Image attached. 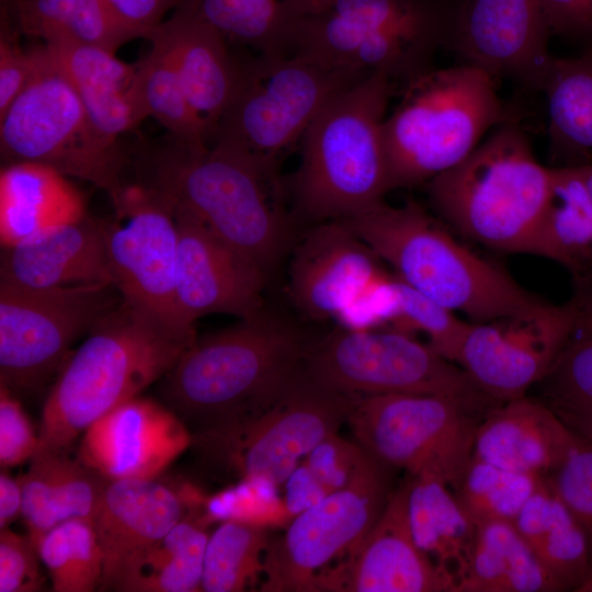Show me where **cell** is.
<instances>
[{
  "mask_svg": "<svg viewBox=\"0 0 592 592\" xmlns=\"http://www.w3.org/2000/svg\"><path fill=\"white\" fill-rule=\"evenodd\" d=\"M410 476L345 557L321 571L312 592H455L453 578L417 545L409 522Z\"/></svg>",
  "mask_w": 592,
  "mask_h": 592,
  "instance_id": "18",
  "label": "cell"
},
{
  "mask_svg": "<svg viewBox=\"0 0 592 592\" xmlns=\"http://www.w3.org/2000/svg\"><path fill=\"white\" fill-rule=\"evenodd\" d=\"M304 372L316 385L345 395H447L487 408L501 402L428 343L395 329L339 326L309 343Z\"/></svg>",
  "mask_w": 592,
  "mask_h": 592,
  "instance_id": "12",
  "label": "cell"
},
{
  "mask_svg": "<svg viewBox=\"0 0 592 592\" xmlns=\"http://www.w3.org/2000/svg\"><path fill=\"white\" fill-rule=\"evenodd\" d=\"M368 75L288 54L242 62L236 94L209 145L278 170L281 158L337 94Z\"/></svg>",
  "mask_w": 592,
  "mask_h": 592,
  "instance_id": "10",
  "label": "cell"
},
{
  "mask_svg": "<svg viewBox=\"0 0 592 592\" xmlns=\"http://www.w3.org/2000/svg\"><path fill=\"white\" fill-rule=\"evenodd\" d=\"M589 46H592V38H591V42H590V45Z\"/></svg>",
  "mask_w": 592,
  "mask_h": 592,
  "instance_id": "56",
  "label": "cell"
},
{
  "mask_svg": "<svg viewBox=\"0 0 592 592\" xmlns=\"http://www.w3.org/2000/svg\"><path fill=\"white\" fill-rule=\"evenodd\" d=\"M514 525L563 590L578 591L590 576L588 538L546 479L524 504Z\"/></svg>",
  "mask_w": 592,
  "mask_h": 592,
  "instance_id": "31",
  "label": "cell"
},
{
  "mask_svg": "<svg viewBox=\"0 0 592 592\" xmlns=\"http://www.w3.org/2000/svg\"><path fill=\"white\" fill-rule=\"evenodd\" d=\"M226 39L251 46L259 55L292 53L297 18L293 0H186Z\"/></svg>",
  "mask_w": 592,
  "mask_h": 592,
  "instance_id": "38",
  "label": "cell"
},
{
  "mask_svg": "<svg viewBox=\"0 0 592 592\" xmlns=\"http://www.w3.org/2000/svg\"><path fill=\"white\" fill-rule=\"evenodd\" d=\"M551 33L592 38V0H540Z\"/></svg>",
  "mask_w": 592,
  "mask_h": 592,
  "instance_id": "51",
  "label": "cell"
},
{
  "mask_svg": "<svg viewBox=\"0 0 592 592\" xmlns=\"http://www.w3.org/2000/svg\"><path fill=\"white\" fill-rule=\"evenodd\" d=\"M566 341L536 384L538 398L582 445L592 446V271L573 276Z\"/></svg>",
  "mask_w": 592,
  "mask_h": 592,
  "instance_id": "30",
  "label": "cell"
},
{
  "mask_svg": "<svg viewBox=\"0 0 592 592\" xmlns=\"http://www.w3.org/2000/svg\"><path fill=\"white\" fill-rule=\"evenodd\" d=\"M540 0H468L455 27V49L491 77L539 88L553 56Z\"/></svg>",
  "mask_w": 592,
  "mask_h": 592,
  "instance_id": "21",
  "label": "cell"
},
{
  "mask_svg": "<svg viewBox=\"0 0 592 592\" xmlns=\"http://www.w3.org/2000/svg\"><path fill=\"white\" fill-rule=\"evenodd\" d=\"M395 278L397 311L390 329L409 334L410 331L424 333L428 344L442 357L454 363L471 322L459 319L454 311L412 289L398 277Z\"/></svg>",
  "mask_w": 592,
  "mask_h": 592,
  "instance_id": "44",
  "label": "cell"
},
{
  "mask_svg": "<svg viewBox=\"0 0 592 592\" xmlns=\"http://www.w3.org/2000/svg\"><path fill=\"white\" fill-rule=\"evenodd\" d=\"M193 514L185 516L163 537L140 551L127 565L115 591L196 592L209 535Z\"/></svg>",
  "mask_w": 592,
  "mask_h": 592,
  "instance_id": "35",
  "label": "cell"
},
{
  "mask_svg": "<svg viewBox=\"0 0 592 592\" xmlns=\"http://www.w3.org/2000/svg\"><path fill=\"white\" fill-rule=\"evenodd\" d=\"M178 225L177 304L182 321L212 314L251 318L266 308L269 275L252 260L189 215Z\"/></svg>",
  "mask_w": 592,
  "mask_h": 592,
  "instance_id": "19",
  "label": "cell"
},
{
  "mask_svg": "<svg viewBox=\"0 0 592 592\" xmlns=\"http://www.w3.org/2000/svg\"><path fill=\"white\" fill-rule=\"evenodd\" d=\"M435 48L428 42L368 29L321 11H300L292 41V54L365 75L383 72L403 83L430 68Z\"/></svg>",
  "mask_w": 592,
  "mask_h": 592,
  "instance_id": "23",
  "label": "cell"
},
{
  "mask_svg": "<svg viewBox=\"0 0 592 592\" xmlns=\"http://www.w3.org/2000/svg\"><path fill=\"white\" fill-rule=\"evenodd\" d=\"M408 513L417 545L453 578L457 589L468 567L476 525L453 490L430 477L410 476Z\"/></svg>",
  "mask_w": 592,
  "mask_h": 592,
  "instance_id": "33",
  "label": "cell"
},
{
  "mask_svg": "<svg viewBox=\"0 0 592 592\" xmlns=\"http://www.w3.org/2000/svg\"><path fill=\"white\" fill-rule=\"evenodd\" d=\"M39 437L22 407L20 398L0 386V465L8 469L30 460Z\"/></svg>",
  "mask_w": 592,
  "mask_h": 592,
  "instance_id": "48",
  "label": "cell"
},
{
  "mask_svg": "<svg viewBox=\"0 0 592 592\" xmlns=\"http://www.w3.org/2000/svg\"><path fill=\"white\" fill-rule=\"evenodd\" d=\"M492 408L447 395H355L345 422L382 463L455 492L474 457L477 428Z\"/></svg>",
  "mask_w": 592,
  "mask_h": 592,
  "instance_id": "11",
  "label": "cell"
},
{
  "mask_svg": "<svg viewBox=\"0 0 592 592\" xmlns=\"http://www.w3.org/2000/svg\"><path fill=\"white\" fill-rule=\"evenodd\" d=\"M570 299L536 312L471 322L454 363L488 396L523 397L547 373L572 320Z\"/></svg>",
  "mask_w": 592,
  "mask_h": 592,
  "instance_id": "16",
  "label": "cell"
},
{
  "mask_svg": "<svg viewBox=\"0 0 592 592\" xmlns=\"http://www.w3.org/2000/svg\"><path fill=\"white\" fill-rule=\"evenodd\" d=\"M310 341L265 308L197 337L161 378L167 406L196 430L238 417L289 385L303 371Z\"/></svg>",
  "mask_w": 592,
  "mask_h": 592,
  "instance_id": "4",
  "label": "cell"
},
{
  "mask_svg": "<svg viewBox=\"0 0 592 592\" xmlns=\"http://www.w3.org/2000/svg\"><path fill=\"white\" fill-rule=\"evenodd\" d=\"M588 191L592 197V163L580 164Z\"/></svg>",
  "mask_w": 592,
  "mask_h": 592,
  "instance_id": "54",
  "label": "cell"
},
{
  "mask_svg": "<svg viewBox=\"0 0 592 592\" xmlns=\"http://www.w3.org/2000/svg\"><path fill=\"white\" fill-rule=\"evenodd\" d=\"M22 519L37 545L54 526L71 519H92L110 479L84 464L70 448H37L18 477Z\"/></svg>",
  "mask_w": 592,
  "mask_h": 592,
  "instance_id": "27",
  "label": "cell"
},
{
  "mask_svg": "<svg viewBox=\"0 0 592 592\" xmlns=\"http://www.w3.org/2000/svg\"><path fill=\"white\" fill-rule=\"evenodd\" d=\"M504 122L493 77L479 67L429 68L411 78L384 123L390 191L426 184Z\"/></svg>",
  "mask_w": 592,
  "mask_h": 592,
  "instance_id": "7",
  "label": "cell"
},
{
  "mask_svg": "<svg viewBox=\"0 0 592 592\" xmlns=\"http://www.w3.org/2000/svg\"><path fill=\"white\" fill-rule=\"evenodd\" d=\"M298 11L335 14L368 29L403 35L437 46L442 22L422 0H295Z\"/></svg>",
  "mask_w": 592,
  "mask_h": 592,
  "instance_id": "43",
  "label": "cell"
},
{
  "mask_svg": "<svg viewBox=\"0 0 592 592\" xmlns=\"http://www.w3.org/2000/svg\"><path fill=\"white\" fill-rule=\"evenodd\" d=\"M195 338L122 300L57 373L42 409L38 448H70L96 420L163 378Z\"/></svg>",
  "mask_w": 592,
  "mask_h": 592,
  "instance_id": "2",
  "label": "cell"
},
{
  "mask_svg": "<svg viewBox=\"0 0 592 592\" xmlns=\"http://www.w3.org/2000/svg\"><path fill=\"white\" fill-rule=\"evenodd\" d=\"M54 592H92L100 588L103 554L90 520H67L37 543Z\"/></svg>",
  "mask_w": 592,
  "mask_h": 592,
  "instance_id": "41",
  "label": "cell"
},
{
  "mask_svg": "<svg viewBox=\"0 0 592 592\" xmlns=\"http://www.w3.org/2000/svg\"><path fill=\"white\" fill-rule=\"evenodd\" d=\"M540 89L547 99L553 148L571 166L592 151V46L578 57H553Z\"/></svg>",
  "mask_w": 592,
  "mask_h": 592,
  "instance_id": "37",
  "label": "cell"
},
{
  "mask_svg": "<svg viewBox=\"0 0 592 592\" xmlns=\"http://www.w3.org/2000/svg\"><path fill=\"white\" fill-rule=\"evenodd\" d=\"M45 45L103 138L118 143L119 135L145 119L137 98L136 64L124 62L115 53L98 46Z\"/></svg>",
  "mask_w": 592,
  "mask_h": 592,
  "instance_id": "28",
  "label": "cell"
},
{
  "mask_svg": "<svg viewBox=\"0 0 592 592\" xmlns=\"http://www.w3.org/2000/svg\"><path fill=\"white\" fill-rule=\"evenodd\" d=\"M543 480L474 456L454 494L476 527L494 521L514 523Z\"/></svg>",
  "mask_w": 592,
  "mask_h": 592,
  "instance_id": "42",
  "label": "cell"
},
{
  "mask_svg": "<svg viewBox=\"0 0 592 592\" xmlns=\"http://www.w3.org/2000/svg\"><path fill=\"white\" fill-rule=\"evenodd\" d=\"M115 18L138 37L148 39L181 0H104Z\"/></svg>",
  "mask_w": 592,
  "mask_h": 592,
  "instance_id": "50",
  "label": "cell"
},
{
  "mask_svg": "<svg viewBox=\"0 0 592 592\" xmlns=\"http://www.w3.org/2000/svg\"><path fill=\"white\" fill-rule=\"evenodd\" d=\"M170 56L187 98L204 122L208 145L231 103L242 62L235 58L226 37L205 21L186 0L148 37Z\"/></svg>",
  "mask_w": 592,
  "mask_h": 592,
  "instance_id": "24",
  "label": "cell"
},
{
  "mask_svg": "<svg viewBox=\"0 0 592 592\" xmlns=\"http://www.w3.org/2000/svg\"><path fill=\"white\" fill-rule=\"evenodd\" d=\"M578 592H592V576L582 583Z\"/></svg>",
  "mask_w": 592,
  "mask_h": 592,
  "instance_id": "55",
  "label": "cell"
},
{
  "mask_svg": "<svg viewBox=\"0 0 592 592\" xmlns=\"http://www.w3.org/2000/svg\"><path fill=\"white\" fill-rule=\"evenodd\" d=\"M394 81L373 72L333 96L301 138L291 180L297 216L312 224L372 209L389 189L384 123Z\"/></svg>",
  "mask_w": 592,
  "mask_h": 592,
  "instance_id": "5",
  "label": "cell"
},
{
  "mask_svg": "<svg viewBox=\"0 0 592 592\" xmlns=\"http://www.w3.org/2000/svg\"><path fill=\"white\" fill-rule=\"evenodd\" d=\"M22 516V489L18 478L0 474V531Z\"/></svg>",
  "mask_w": 592,
  "mask_h": 592,
  "instance_id": "53",
  "label": "cell"
},
{
  "mask_svg": "<svg viewBox=\"0 0 592 592\" xmlns=\"http://www.w3.org/2000/svg\"><path fill=\"white\" fill-rule=\"evenodd\" d=\"M565 591L538 561L514 523L477 526L467 570L456 592Z\"/></svg>",
  "mask_w": 592,
  "mask_h": 592,
  "instance_id": "32",
  "label": "cell"
},
{
  "mask_svg": "<svg viewBox=\"0 0 592 592\" xmlns=\"http://www.w3.org/2000/svg\"><path fill=\"white\" fill-rule=\"evenodd\" d=\"M190 445L192 434L173 410L138 396L91 424L77 455L110 480L156 479Z\"/></svg>",
  "mask_w": 592,
  "mask_h": 592,
  "instance_id": "20",
  "label": "cell"
},
{
  "mask_svg": "<svg viewBox=\"0 0 592 592\" xmlns=\"http://www.w3.org/2000/svg\"><path fill=\"white\" fill-rule=\"evenodd\" d=\"M342 221L401 282L473 322L528 315L548 304L456 240L414 201L401 206L384 201Z\"/></svg>",
  "mask_w": 592,
  "mask_h": 592,
  "instance_id": "3",
  "label": "cell"
},
{
  "mask_svg": "<svg viewBox=\"0 0 592 592\" xmlns=\"http://www.w3.org/2000/svg\"><path fill=\"white\" fill-rule=\"evenodd\" d=\"M535 255L573 276L592 271V197L581 166L553 168V184Z\"/></svg>",
  "mask_w": 592,
  "mask_h": 592,
  "instance_id": "36",
  "label": "cell"
},
{
  "mask_svg": "<svg viewBox=\"0 0 592 592\" xmlns=\"http://www.w3.org/2000/svg\"><path fill=\"white\" fill-rule=\"evenodd\" d=\"M391 467L366 452L350 482L294 516L286 532L271 539L261 592H312L316 577L345 557L383 513Z\"/></svg>",
  "mask_w": 592,
  "mask_h": 592,
  "instance_id": "14",
  "label": "cell"
},
{
  "mask_svg": "<svg viewBox=\"0 0 592 592\" xmlns=\"http://www.w3.org/2000/svg\"><path fill=\"white\" fill-rule=\"evenodd\" d=\"M354 397L316 385L303 367L289 385L255 408L196 430L192 445L225 474L278 486L320 442L338 432Z\"/></svg>",
  "mask_w": 592,
  "mask_h": 592,
  "instance_id": "8",
  "label": "cell"
},
{
  "mask_svg": "<svg viewBox=\"0 0 592 592\" xmlns=\"http://www.w3.org/2000/svg\"><path fill=\"white\" fill-rule=\"evenodd\" d=\"M0 283L29 288L113 284L104 221L87 214L81 219L2 248Z\"/></svg>",
  "mask_w": 592,
  "mask_h": 592,
  "instance_id": "25",
  "label": "cell"
},
{
  "mask_svg": "<svg viewBox=\"0 0 592 592\" xmlns=\"http://www.w3.org/2000/svg\"><path fill=\"white\" fill-rule=\"evenodd\" d=\"M271 539L266 526L221 522L208 537L202 591L242 592L260 588Z\"/></svg>",
  "mask_w": 592,
  "mask_h": 592,
  "instance_id": "40",
  "label": "cell"
},
{
  "mask_svg": "<svg viewBox=\"0 0 592 592\" xmlns=\"http://www.w3.org/2000/svg\"><path fill=\"white\" fill-rule=\"evenodd\" d=\"M33 53L32 77L0 115L3 164H44L113 194L124 183L126 156L119 144L96 132L46 45Z\"/></svg>",
  "mask_w": 592,
  "mask_h": 592,
  "instance_id": "9",
  "label": "cell"
},
{
  "mask_svg": "<svg viewBox=\"0 0 592 592\" xmlns=\"http://www.w3.org/2000/svg\"><path fill=\"white\" fill-rule=\"evenodd\" d=\"M122 303L113 284L29 288L0 283V386L38 391L60 371L76 340Z\"/></svg>",
  "mask_w": 592,
  "mask_h": 592,
  "instance_id": "13",
  "label": "cell"
},
{
  "mask_svg": "<svg viewBox=\"0 0 592 592\" xmlns=\"http://www.w3.org/2000/svg\"><path fill=\"white\" fill-rule=\"evenodd\" d=\"M114 218L104 221L113 285L122 300L184 331L177 304L178 225L171 204L148 184L123 183L110 195Z\"/></svg>",
  "mask_w": 592,
  "mask_h": 592,
  "instance_id": "15",
  "label": "cell"
},
{
  "mask_svg": "<svg viewBox=\"0 0 592 592\" xmlns=\"http://www.w3.org/2000/svg\"><path fill=\"white\" fill-rule=\"evenodd\" d=\"M138 180L270 277L295 243L278 170L220 145L168 140L144 151Z\"/></svg>",
  "mask_w": 592,
  "mask_h": 592,
  "instance_id": "1",
  "label": "cell"
},
{
  "mask_svg": "<svg viewBox=\"0 0 592 592\" xmlns=\"http://www.w3.org/2000/svg\"><path fill=\"white\" fill-rule=\"evenodd\" d=\"M20 30L7 0L0 13V115L22 92L34 70V53L19 43Z\"/></svg>",
  "mask_w": 592,
  "mask_h": 592,
  "instance_id": "47",
  "label": "cell"
},
{
  "mask_svg": "<svg viewBox=\"0 0 592 592\" xmlns=\"http://www.w3.org/2000/svg\"><path fill=\"white\" fill-rule=\"evenodd\" d=\"M37 545L9 527L0 531V592H38L45 583Z\"/></svg>",
  "mask_w": 592,
  "mask_h": 592,
  "instance_id": "46",
  "label": "cell"
},
{
  "mask_svg": "<svg viewBox=\"0 0 592 592\" xmlns=\"http://www.w3.org/2000/svg\"><path fill=\"white\" fill-rule=\"evenodd\" d=\"M553 184L525 135L506 123L425 186L436 213L465 237L506 253L535 254Z\"/></svg>",
  "mask_w": 592,
  "mask_h": 592,
  "instance_id": "6",
  "label": "cell"
},
{
  "mask_svg": "<svg viewBox=\"0 0 592 592\" xmlns=\"http://www.w3.org/2000/svg\"><path fill=\"white\" fill-rule=\"evenodd\" d=\"M185 514L180 490L156 479L110 480L91 519L103 554L99 589L115 590L130 560L163 537Z\"/></svg>",
  "mask_w": 592,
  "mask_h": 592,
  "instance_id": "22",
  "label": "cell"
},
{
  "mask_svg": "<svg viewBox=\"0 0 592 592\" xmlns=\"http://www.w3.org/2000/svg\"><path fill=\"white\" fill-rule=\"evenodd\" d=\"M285 506L291 516H296L331 493L304 463L292 473L285 481Z\"/></svg>",
  "mask_w": 592,
  "mask_h": 592,
  "instance_id": "52",
  "label": "cell"
},
{
  "mask_svg": "<svg viewBox=\"0 0 592 592\" xmlns=\"http://www.w3.org/2000/svg\"><path fill=\"white\" fill-rule=\"evenodd\" d=\"M579 445L545 403L525 395L498 403L481 419L474 456L546 479Z\"/></svg>",
  "mask_w": 592,
  "mask_h": 592,
  "instance_id": "26",
  "label": "cell"
},
{
  "mask_svg": "<svg viewBox=\"0 0 592 592\" xmlns=\"http://www.w3.org/2000/svg\"><path fill=\"white\" fill-rule=\"evenodd\" d=\"M21 33L45 44L98 46L113 53L137 34L104 0H7Z\"/></svg>",
  "mask_w": 592,
  "mask_h": 592,
  "instance_id": "34",
  "label": "cell"
},
{
  "mask_svg": "<svg viewBox=\"0 0 592 592\" xmlns=\"http://www.w3.org/2000/svg\"><path fill=\"white\" fill-rule=\"evenodd\" d=\"M548 485L583 528L590 549L592 576V446L580 444L548 478Z\"/></svg>",
  "mask_w": 592,
  "mask_h": 592,
  "instance_id": "45",
  "label": "cell"
},
{
  "mask_svg": "<svg viewBox=\"0 0 592 592\" xmlns=\"http://www.w3.org/2000/svg\"><path fill=\"white\" fill-rule=\"evenodd\" d=\"M149 41L150 52L136 62L137 98L144 117H153L178 141L208 145L206 126L192 106L170 56L158 41Z\"/></svg>",
  "mask_w": 592,
  "mask_h": 592,
  "instance_id": "39",
  "label": "cell"
},
{
  "mask_svg": "<svg viewBox=\"0 0 592 592\" xmlns=\"http://www.w3.org/2000/svg\"><path fill=\"white\" fill-rule=\"evenodd\" d=\"M342 220L312 224L291 249L286 293L310 320L338 319L392 273Z\"/></svg>",
  "mask_w": 592,
  "mask_h": 592,
  "instance_id": "17",
  "label": "cell"
},
{
  "mask_svg": "<svg viewBox=\"0 0 592 592\" xmlns=\"http://www.w3.org/2000/svg\"><path fill=\"white\" fill-rule=\"evenodd\" d=\"M87 215L84 200L68 177L34 162L0 171V242L8 248Z\"/></svg>",
  "mask_w": 592,
  "mask_h": 592,
  "instance_id": "29",
  "label": "cell"
},
{
  "mask_svg": "<svg viewBox=\"0 0 592 592\" xmlns=\"http://www.w3.org/2000/svg\"><path fill=\"white\" fill-rule=\"evenodd\" d=\"M365 454L358 443L334 433L320 442L303 463L329 492H333L350 482Z\"/></svg>",
  "mask_w": 592,
  "mask_h": 592,
  "instance_id": "49",
  "label": "cell"
}]
</instances>
